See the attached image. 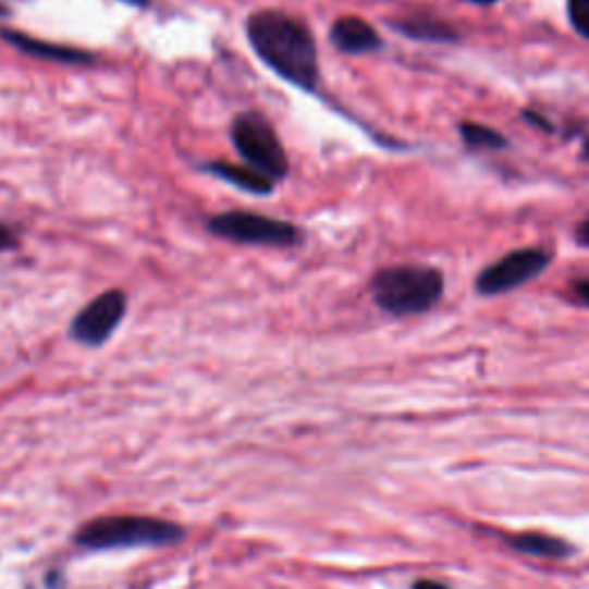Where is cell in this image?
Here are the masks:
<instances>
[{"label": "cell", "mask_w": 589, "mask_h": 589, "mask_svg": "<svg viewBox=\"0 0 589 589\" xmlns=\"http://www.w3.org/2000/svg\"><path fill=\"white\" fill-rule=\"evenodd\" d=\"M0 37H3L5 42L12 45L14 49H19L22 53H28L33 58H39V60H53V63H63V65L93 63V56L86 51L45 42V39H37V37H30V35L19 33V30H3L0 33Z\"/></svg>", "instance_id": "ba28073f"}, {"label": "cell", "mask_w": 589, "mask_h": 589, "mask_svg": "<svg viewBox=\"0 0 589 589\" xmlns=\"http://www.w3.org/2000/svg\"><path fill=\"white\" fill-rule=\"evenodd\" d=\"M398 30L408 33L413 37H419V39H450L452 37V33L446 30V26L426 22V19H419V22H403V24H398Z\"/></svg>", "instance_id": "4fadbf2b"}, {"label": "cell", "mask_w": 589, "mask_h": 589, "mask_svg": "<svg viewBox=\"0 0 589 589\" xmlns=\"http://www.w3.org/2000/svg\"><path fill=\"white\" fill-rule=\"evenodd\" d=\"M582 155H585V159H589V138L585 140V152Z\"/></svg>", "instance_id": "ffe728a7"}, {"label": "cell", "mask_w": 589, "mask_h": 589, "mask_svg": "<svg viewBox=\"0 0 589 589\" xmlns=\"http://www.w3.org/2000/svg\"><path fill=\"white\" fill-rule=\"evenodd\" d=\"M504 541L520 555H530L539 560H566L574 555V548L564 539L543 535V532H518V535L504 537Z\"/></svg>", "instance_id": "30bf717a"}, {"label": "cell", "mask_w": 589, "mask_h": 589, "mask_svg": "<svg viewBox=\"0 0 589 589\" xmlns=\"http://www.w3.org/2000/svg\"><path fill=\"white\" fill-rule=\"evenodd\" d=\"M208 231L217 237L240 242V245H260V247H295L299 245L302 233L289 221L262 217L256 212H223L208 221Z\"/></svg>", "instance_id": "5b68a950"}, {"label": "cell", "mask_w": 589, "mask_h": 589, "mask_svg": "<svg viewBox=\"0 0 589 589\" xmlns=\"http://www.w3.org/2000/svg\"><path fill=\"white\" fill-rule=\"evenodd\" d=\"M247 35L258 58L272 72L297 88H316L318 49L307 26L283 12L262 10L249 16Z\"/></svg>", "instance_id": "6da1fadb"}, {"label": "cell", "mask_w": 589, "mask_h": 589, "mask_svg": "<svg viewBox=\"0 0 589 589\" xmlns=\"http://www.w3.org/2000/svg\"><path fill=\"white\" fill-rule=\"evenodd\" d=\"M16 245H19L16 233L10 226H5V223H0V254L12 251Z\"/></svg>", "instance_id": "9a60e30c"}, {"label": "cell", "mask_w": 589, "mask_h": 589, "mask_svg": "<svg viewBox=\"0 0 589 589\" xmlns=\"http://www.w3.org/2000/svg\"><path fill=\"white\" fill-rule=\"evenodd\" d=\"M127 314V295L123 291H107L97 295L86 309H81L72 320L70 334L74 341L97 348L107 343Z\"/></svg>", "instance_id": "8992f818"}, {"label": "cell", "mask_w": 589, "mask_h": 589, "mask_svg": "<svg viewBox=\"0 0 589 589\" xmlns=\"http://www.w3.org/2000/svg\"><path fill=\"white\" fill-rule=\"evenodd\" d=\"M576 293H578V297L589 307V281H578L576 283Z\"/></svg>", "instance_id": "ac0fdd59"}, {"label": "cell", "mask_w": 589, "mask_h": 589, "mask_svg": "<svg viewBox=\"0 0 589 589\" xmlns=\"http://www.w3.org/2000/svg\"><path fill=\"white\" fill-rule=\"evenodd\" d=\"M123 3H127L132 8H148L150 0H123Z\"/></svg>", "instance_id": "d6986e66"}, {"label": "cell", "mask_w": 589, "mask_h": 589, "mask_svg": "<svg viewBox=\"0 0 589 589\" xmlns=\"http://www.w3.org/2000/svg\"><path fill=\"white\" fill-rule=\"evenodd\" d=\"M410 589H452V587L440 582V580H433V578H419L413 582Z\"/></svg>", "instance_id": "2e32d148"}, {"label": "cell", "mask_w": 589, "mask_h": 589, "mask_svg": "<svg viewBox=\"0 0 589 589\" xmlns=\"http://www.w3.org/2000/svg\"><path fill=\"white\" fill-rule=\"evenodd\" d=\"M373 297L392 316H415L433 309L442 295V277L431 268L401 266L376 274Z\"/></svg>", "instance_id": "3957f363"}, {"label": "cell", "mask_w": 589, "mask_h": 589, "mask_svg": "<svg viewBox=\"0 0 589 589\" xmlns=\"http://www.w3.org/2000/svg\"><path fill=\"white\" fill-rule=\"evenodd\" d=\"M332 42L345 53H367L380 49V37L371 24L357 16H343L332 26Z\"/></svg>", "instance_id": "9c48e42d"}, {"label": "cell", "mask_w": 589, "mask_h": 589, "mask_svg": "<svg viewBox=\"0 0 589 589\" xmlns=\"http://www.w3.org/2000/svg\"><path fill=\"white\" fill-rule=\"evenodd\" d=\"M231 136L235 150L247 161L249 169L270 177L272 182H279L289 175L286 150H283L281 140L266 115L256 111L240 113L233 120Z\"/></svg>", "instance_id": "277c9868"}, {"label": "cell", "mask_w": 589, "mask_h": 589, "mask_svg": "<svg viewBox=\"0 0 589 589\" xmlns=\"http://www.w3.org/2000/svg\"><path fill=\"white\" fill-rule=\"evenodd\" d=\"M548 260H551V256L541 249L514 251L510 256H504L502 260L493 262L491 268H486L481 277L477 279V289L483 295H498V293L520 289L523 283L539 277L545 270Z\"/></svg>", "instance_id": "52a82bcc"}, {"label": "cell", "mask_w": 589, "mask_h": 589, "mask_svg": "<svg viewBox=\"0 0 589 589\" xmlns=\"http://www.w3.org/2000/svg\"><path fill=\"white\" fill-rule=\"evenodd\" d=\"M568 16H572L576 30L589 37V0H572V3H568Z\"/></svg>", "instance_id": "5bb4252c"}, {"label": "cell", "mask_w": 589, "mask_h": 589, "mask_svg": "<svg viewBox=\"0 0 589 589\" xmlns=\"http://www.w3.org/2000/svg\"><path fill=\"white\" fill-rule=\"evenodd\" d=\"M0 14H8V10L3 5H0Z\"/></svg>", "instance_id": "7402d4cb"}, {"label": "cell", "mask_w": 589, "mask_h": 589, "mask_svg": "<svg viewBox=\"0 0 589 589\" xmlns=\"http://www.w3.org/2000/svg\"><path fill=\"white\" fill-rule=\"evenodd\" d=\"M187 537L185 527L155 516H97L74 532V545L84 551H125V548H164Z\"/></svg>", "instance_id": "7a4b0ae2"}, {"label": "cell", "mask_w": 589, "mask_h": 589, "mask_svg": "<svg viewBox=\"0 0 589 589\" xmlns=\"http://www.w3.org/2000/svg\"><path fill=\"white\" fill-rule=\"evenodd\" d=\"M576 237H578V242H580L582 247H589V217H587V219L580 223V226H578Z\"/></svg>", "instance_id": "e0dca14e"}, {"label": "cell", "mask_w": 589, "mask_h": 589, "mask_svg": "<svg viewBox=\"0 0 589 589\" xmlns=\"http://www.w3.org/2000/svg\"><path fill=\"white\" fill-rule=\"evenodd\" d=\"M206 171L221 177L223 182H229V185H233V187H237L242 192L256 194V196H270L274 192V185H277V182H272L266 175H260L258 171H254L249 167L229 164V161H212V164L206 167Z\"/></svg>", "instance_id": "8fae6325"}, {"label": "cell", "mask_w": 589, "mask_h": 589, "mask_svg": "<svg viewBox=\"0 0 589 589\" xmlns=\"http://www.w3.org/2000/svg\"><path fill=\"white\" fill-rule=\"evenodd\" d=\"M475 3H481V5H489V3H495V0H475Z\"/></svg>", "instance_id": "44dd1931"}, {"label": "cell", "mask_w": 589, "mask_h": 589, "mask_svg": "<svg viewBox=\"0 0 589 589\" xmlns=\"http://www.w3.org/2000/svg\"><path fill=\"white\" fill-rule=\"evenodd\" d=\"M461 132H463V138L467 140V144L477 146V148H502L506 144V140L498 132L483 127V125H463Z\"/></svg>", "instance_id": "7c38bea8"}]
</instances>
